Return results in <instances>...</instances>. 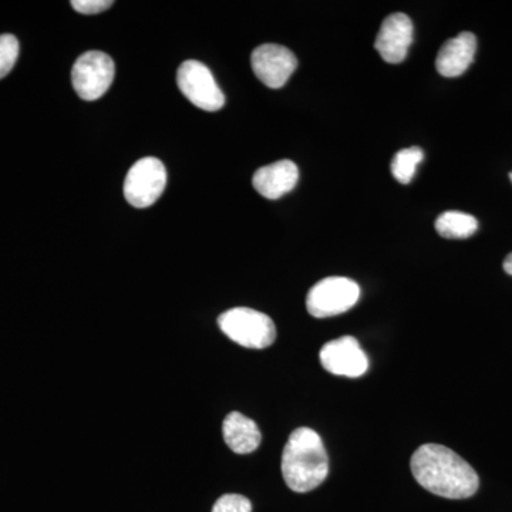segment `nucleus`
Instances as JSON below:
<instances>
[{
    "mask_svg": "<svg viewBox=\"0 0 512 512\" xmlns=\"http://www.w3.org/2000/svg\"><path fill=\"white\" fill-rule=\"evenodd\" d=\"M476 50L477 37L473 33L463 32L447 40L437 55V72L444 77L461 76L473 63Z\"/></svg>",
    "mask_w": 512,
    "mask_h": 512,
    "instance_id": "nucleus-12",
    "label": "nucleus"
},
{
    "mask_svg": "<svg viewBox=\"0 0 512 512\" xmlns=\"http://www.w3.org/2000/svg\"><path fill=\"white\" fill-rule=\"evenodd\" d=\"M504 271L507 272L508 275L512 276V252L510 255L505 258L504 261Z\"/></svg>",
    "mask_w": 512,
    "mask_h": 512,
    "instance_id": "nucleus-19",
    "label": "nucleus"
},
{
    "mask_svg": "<svg viewBox=\"0 0 512 512\" xmlns=\"http://www.w3.org/2000/svg\"><path fill=\"white\" fill-rule=\"evenodd\" d=\"M70 5L82 15H97V13L110 9L114 2L111 0H73Z\"/></svg>",
    "mask_w": 512,
    "mask_h": 512,
    "instance_id": "nucleus-18",
    "label": "nucleus"
},
{
    "mask_svg": "<svg viewBox=\"0 0 512 512\" xmlns=\"http://www.w3.org/2000/svg\"><path fill=\"white\" fill-rule=\"evenodd\" d=\"M299 181V170L293 161L282 160L278 163L259 168L252 178L254 188L268 200H278L291 192Z\"/></svg>",
    "mask_w": 512,
    "mask_h": 512,
    "instance_id": "nucleus-11",
    "label": "nucleus"
},
{
    "mask_svg": "<svg viewBox=\"0 0 512 512\" xmlns=\"http://www.w3.org/2000/svg\"><path fill=\"white\" fill-rule=\"evenodd\" d=\"M478 229V221L473 215L460 211H447L436 221V231L447 239H466L473 237Z\"/></svg>",
    "mask_w": 512,
    "mask_h": 512,
    "instance_id": "nucleus-14",
    "label": "nucleus"
},
{
    "mask_svg": "<svg viewBox=\"0 0 512 512\" xmlns=\"http://www.w3.org/2000/svg\"><path fill=\"white\" fill-rule=\"evenodd\" d=\"M413 43V23L404 13H394L383 20L375 47L384 62L402 63Z\"/></svg>",
    "mask_w": 512,
    "mask_h": 512,
    "instance_id": "nucleus-10",
    "label": "nucleus"
},
{
    "mask_svg": "<svg viewBox=\"0 0 512 512\" xmlns=\"http://www.w3.org/2000/svg\"><path fill=\"white\" fill-rule=\"evenodd\" d=\"M177 83L181 93L198 109L218 111L224 107L225 94L204 63L197 60L181 63L178 67Z\"/></svg>",
    "mask_w": 512,
    "mask_h": 512,
    "instance_id": "nucleus-7",
    "label": "nucleus"
},
{
    "mask_svg": "<svg viewBox=\"0 0 512 512\" xmlns=\"http://www.w3.org/2000/svg\"><path fill=\"white\" fill-rule=\"evenodd\" d=\"M255 76L269 89H281L298 67V60L288 47L262 45L256 47L251 56Z\"/></svg>",
    "mask_w": 512,
    "mask_h": 512,
    "instance_id": "nucleus-8",
    "label": "nucleus"
},
{
    "mask_svg": "<svg viewBox=\"0 0 512 512\" xmlns=\"http://www.w3.org/2000/svg\"><path fill=\"white\" fill-rule=\"evenodd\" d=\"M329 474L325 444L315 430L299 427L292 431L282 453V476L295 493L318 488Z\"/></svg>",
    "mask_w": 512,
    "mask_h": 512,
    "instance_id": "nucleus-2",
    "label": "nucleus"
},
{
    "mask_svg": "<svg viewBox=\"0 0 512 512\" xmlns=\"http://www.w3.org/2000/svg\"><path fill=\"white\" fill-rule=\"evenodd\" d=\"M410 466L424 490L448 500L473 497L480 487L476 470L456 451L440 444H424L417 448Z\"/></svg>",
    "mask_w": 512,
    "mask_h": 512,
    "instance_id": "nucleus-1",
    "label": "nucleus"
},
{
    "mask_svg": "<svg viewBox=\"0 0 512 512\" xmlns=\"http://www.w3.org/2000/svg\"><path fill=\"white\" fill-rule=\"evenodd\" d=\"M424 160V153L420 147H410L400 150L396 153L392 161V174L393 177L399 181L400 184L412 183L414 174H416L417 167L421 161Z\"/></svg>",
    "mask_w": 512,
    "mask_h": 512,
    "instance_id": "nucleus-15",
    "label": "nucleus"
},
{
    "mask_svg": "<svg viewBox=\"0 0 512 512\" xmlns=\"http://www.w3.org/2000/svg\"><path fill=\"white\" fill-rule=\"evenodd\" d=\"M510 178H511V183H512V173L510 174Z\"/></svg>",
    "mask_w": 512,
    "mask_h": 512,
    "instance_id": "nucleus-20",
    "label": "nucleus"
},
{
    "mask_svg": "<svg viewBox=\"0 0 512 512\" xmlns=\"http://www.w3.org/2000/svg\"><path fill=\"white\" fill-rule=\"evenodd\" d=\"M212 512H252V504L244 495L225 494L214 504Z\"/></svg>",
    "mask_w": 512,
    "mask_h": 512,
    "instance_id": "nucleus-17",
    "label": "nucleus"
},
{
    "mask_svg": "<svg viewBox=\"0 0 512 512\" xmlns=\"http://www.w3.org/2000/svg\"><path fill=\"white\" fill-rule=\"evenodd\" d=\"M218 326L227 338L247 349H266L274 345V320L251 308H234L222 313Z\"/></svg>",
    "mask_w": 512,
    "mask_h": 512,
    "instance_id": "nucleus-3",
    "label": "nucleus"
},
{
    "mask_svg": "<svg viewBox=\"0 0 512 512\" xmlns=\"http://www.w3.org/2000/svg\"><path fill=\"white\" fill-rule=\"evenodd\" d=\"M225 444L237 454L254 453L261 446L262 434L258 424L239 412L229 413L222 423Z\"/></svg>",
    "mask_w": 512,
    "mask_h": 512,
    "instance_id": "nucleus-13",
    "label": "nucleus"
},
{
    "mask_svg": "<svg viewBox=\"0 0 512 512\" xmlns=\"http://www.w3.org/2000/svg\"><path fill=\"white\" fill-rule=\"evenodd\" d=\"M319 357L323 369L336 376L360 377L369 367L365 350L352 336L330 340L320 349Z\"/></svg>",
    "mask_w": 512,
    "mask_h": 512,
    "instance_id": "nucleus-9",
    "label": "nucleus"
},
{
    "mask_svg": "<svg viewBox=\"0 0 512 512\" xmlns=\"http://www.w3.org/2000/svg\"><path fill=\"white\" fill-rule=\"evenodd\" d=\"M360 298L355 281L343 276H330L313 286L306 296V309L313 318H330L350 311Z\"/></svg>",
    "mask_w": 512,
    "mask_h": 512,
    "instance_id": "nucleus-4",
    "label": "nucleus"
},
{
    "mask_svg": "<svg viewBox=\"0 0 512 512\" xmlns=\"http://www.w3.org/2000/svg\"><path fill=\"white\" fill-rule=\"evenodd\" d=\"M114 73H116V67L109 55L99 50L86 52L76 60L73 66L74 92L80 99L86 101L99 100L109 92Z\"/></svg>",
    "mask_w": 512,
    "mask_h": 512,
    "instance_id": "nucleus-6",
    "label": "nucleus"
},
{
    "mask_svg": "<svg viewBox=\"0 0 512 512\" xmlns=\"http://www.w3.org/2000/svg\"><path fill=\"white\" fill-rule=\"evenodd\" d=\"M167 185V170L156 157L141 158L127 173L124 197L131 207L143 210L156 204Z\"/></svg>",
    "mask_w": 512,
    "mask_h": 512,
    "instance_id": "nucleus-5",
    "label": "nucleus"
},
{
    "mask_svg": "<svg viewBox=\"0 0 512 512\" xmlns=\"http://www.w3.org/2000/svg\"><path fill=\"white\" fill-rule=\"evenodd\" d=\"M19 40L13 35L0 36V80L8 76L18 62Z\"/></svg>",
    "mask_w": 512,
    "mask_h": 512,
    "instance_id": "nucleus-16",
    "label": "nucleus"
}]
</instances>
